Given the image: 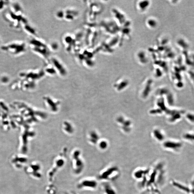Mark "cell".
Listing matches in <instances>:
<instances>
[{"label": "cell", "instance_id": "cell-5", "mask_svg": "<svg viewBox=\"0 0 194 194\" xmlns=\"http://www.w3.org/2000/svg\"><path fill=\"white\" fill-rule=\"evenodd\" d=\"M30 174L32 175L34 178L37 179L40 178H41V173L40 172V171L41 170V167L40 165L39 164L36 163H33L31 164L28 168Z\"/></svg>", "mask_w": 194, "mask_h": 194}, {"label": "cell", "instance_id": "cell-1", "mask_svg": "<svg viewBox=\"0 0 194 194\" xmlns=\"http://www.w3.org/2000/svg\"><path fill=\"white\" fill-rule=\"evenodd\" d=\"M65 163V158L63 156H59L54 159L52 167L47 173V177L50 182H52L56 172L63 167Z\"/></svg>", "mask_w": 194, "mask_h": 194}, {"label": "cell", "instance_id": "cell-2", "mask_svg": "<svg viewBox=\"0 0 194 194\" xmlns=\"http://www.w3.org/2000/svg\"><path fill=\"white\" fill-rule=\"evenodd\" d=\"M72 167L74 173L76 175L81 174L85 168V163L79 152H74L72 156Z\"/></svg>", "mask_w": 194, "mask_h": 194}, {"label": "cell", "instance_id": "cell-4", "mask_svg": "<svg viewBox=\"0 0 194 194\" xmlns=\"http://www.w3.org/2000/svg\"><path fill=\"white\" fill-rule=\"evenodd\" d=\"M118 169L116 166L110 167L100 173L99 177V179L100 180L104 181L112 179L114 174L118 172Z\"/></svg>", "mask_w": 194, "mask_h": 194}, {"label": "cell", "instance_id": "cell-11", "mask_svg": "<svg viewBox=\"0 0 194 194\" xmlns=\"http://www.w3.org/2000/svg\"><path fill=\"white\" fill-rule=\"evenodd\" d=\"M186 118L192 123H194V114L192 113H188L186 115Z\"/></svg>", "mask_w": 194, "mask_h": 194}, {"label": "cell", "instance_id": "cell-8", "mask_svg": "<svg viewBox=\"0 0 194 194\" xmlns=\"http://www.w3.org/2000/svg\"><path fill=\"white\" fill-rule=\"evenodd\" d=\"M148 172V171H147V170H140L135 172L134 174V178L136 179H139L142 178L145 174H147V173Z\"/></svg>", "mask_w": 194, "mask_h": 194}, {"label": "cell", "instance_id": "cell-3", "mask_svg": "<svg viewBox=\"0 0 194 194\" xmlns=\"http://www.w3.org/2000/svg\"><path fill=\"white\" fill-rule=\"evenodd\" d=\"M98 183L95 179L86 178L77 184V188L81 190H94L98 187Z\"/></svg>", "mask_w": 194, "mask_h": 194}, {"label": "cell", "instance_id": "cell-9", "mask_svg": "<svg viewBox=\"0 0 194 194\" xmlns=\"http://www.w3.org/2000/svg\"><path fill=\"white\" fill-rule=\"evenodd\" d=\"M183 138L184 139L190 141H194V134L191 133H187L184 134L183 135Z\"/></svg>", "mask_w": 194, "mask_h": 194}, {"label": "cell", "instance_id": "cell-10", "mask_svg": "<svg viewBox=\"0 0 194 194\" xmlns=\"http://www.w3.org/2000/svg\"><path fill=\"white\" fill-rule=\"evenodd\" d=\"M145 2V1H144ZM144 1H143L142 2H140L139 3V4H138L139 8H140L139 9L140 10H142V11H144L145 10L146 8L148 7V3L147 2L146 3L147 1H145L144 2Z\"/></svg>", "mask_w": 194, "mask_h": 194}, {"label": "cell", "instance_id": "cell-6", "mask_svg": "<svg viewBox=\"0 0 194 194\" xmlns=\"http://www.w3.org/2000/svg\"><path fill=\"white\" fill-rule=\"evenodd\" d=\"M165 146L167 148L176 150H179L182 147V144L181 143L169 142H166L165 145Z\"/></svg>", "mask_w": 194, "mask_h": 194}, {"label": "cell", "instance_id": "cell-7", "mask_svg": "<svg viewBox=\"0 0 194 194\" xmlns=\"http://www.w3.org/2000/svg\"><path fill=\"white\" fill-rule=\"evenodd\" d=\"M103 188L104 194H116V190L109 184H104Z\"/></svg>", "mask_w": 194, "mask_h": 194}]
</instances>
